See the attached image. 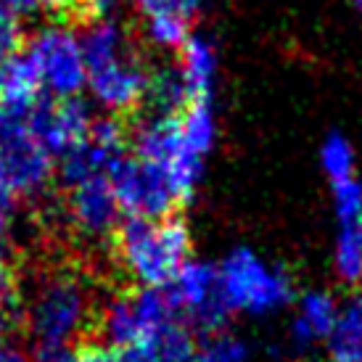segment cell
<instances>
[{"instance_id": "obj_1", "label": "cell", "mask_w": 362, "mask_h": 362, "mask_svg": "<svg viewBox=\"0 0 362 362\" xmlns=\"http://www.w3.org/2000/svg\"><path fill=\"white\" fill-rule=\"evenodd\" d=\"M95 312V293L82 272L66 267L42 272L21 296V328L35 362H69L90 341Z\"/></svg>"}, {"instance_id": "obj_2", "label": "cell", "mask_w": 362, "mask_h": 362, "mask_svg": "<svg viewBox=\"0 0 362 362\" xmlns=\"http://www.w3.org/2000/svg\"><path fill=\"white\" fill-rule=\"evenodd\" d=\"M191 246L188 225L175 214L164 220L127 217L114 233V254L122 270L146 288H167L191 259Z\"/></svg>"}, {"instance_id": "obj_3", "label": "cell", "mask_w": 362, "mask_h": 362, "mask_svg": "<svg viewBox=\"0 0 362 362\" xmlns=\"http://www.w3.org/2000/svg\"><path fill=\"white\" fill-rule=\"evenodd\" d=\"M180 320L167 288H124L98 304L88 344H98L114 352H132L153 331Z\"/></svg>"}, {"instance_id": "obj_4", "label": "cell", "mask_w": 362, "mask_h": 362, "mask_svg": "<svg viewBox=\"0 0 362 362\" xmlns=\"http://www.w3.org/2000/svg\"><path fill=\"white\" fill-rule=\"evenodd\" d=\"M32 106L0 101V180L21 199L45 191L59 164L32 127Z\"/></svg>"}, {"instance_id": "obj_5", "label": "cell", "mask_w": 362, "mask_h": 362, "mask_svg": "<svg viewBox=\"0 0 362 362\" xmlns=\"http://www.w3.org/2000/svg\"><path fill=\"white\" fill-rule=\"evenodd\" d=\"M225 302L235 315L267 317L293 302V281L278 264L259 257L249 246H235L217 264Z\"/></svg>"}, {"instance_id": "obj_6", "label": "cell", "mask_w": 362, "mask_h": 362, "mask_svg": "<svg viewBox=\"0 0 362 362\" xmlns=\"http://www.w3.org/2000/svg\"><path fill=\"white\" fill-rule=\"evenodd\" d=\"M132 153L151 161L170 177L177 202L185 204L193 199L204 177V159L193 153L180 135L177 117L148 114L132 132Z\"/></svg>"}, {"instance_id": "obj_7", "label": "cell", "mask_w": 362, "mask_h": 362, "mask_svg": "<svg viewBox=\"0 0 362 362\" xmlns=\"http://www.w3.org/2000/svg\"><path fill=\"white\" fill-rule=\"evenodd\" d=\"M27 56L32 59L42 90L51 98H80L88 88V61L80 35L66 24H45L30 37Z\"/></svg>"}, {"instance_id": "obj_8", "label": "cell", "mask_w": 362, "mask_h": 362, "mask_svg": "<svg viewBox=\"0 0 362 362\" xmlns=\"http://www.w3.org/2000/svg\"><path fill=\"white\" fill-rule=\"evenodd\" d=\"M167 293L180 320L188 328H199L202 333L222 331L233 315L222 293L220 270L209 262L188 259L167 286Z\"/></svg>"}, {"instance_id": "obj_9", "label": "cell", "mask_w": 362, "mask_h": 362, "mask_svg": "<svg viewBox=\"0 0 362 362\" xmlns=\"http://www.w3.org/2000/svg\"><path fill=\"white\" fill-rule=\"evenodd\" d=\"M109 180L124 217L164 220V217H172L180 204L164 170L135 153L132 156L127 153L111 170Z\"/></svg>"}, {"instance_id": "obj_10", "label": "cell", "mask_w": 362, "mask_h": 362, "mask_svg": "<svg viewBox=\"0 0 362 362\" xmlns=\"http://www.w3.org/2000/svg\"><path fill=\"white\" fill-rule=\"evenodd\" d=\"M127 146L130 132L117 117H95L88 135L59 159L64 188L90 177H109L111 170L127 156Z\"/></svg>"}, {"instance_id": "obj_11", "label": "cell", "mask_w": 362, "mask_h": 362, "mask_svg": "<svg viewBox=\"0 0 362 362\" xmlns=\"http://www.w3.org/2000/svg\"><path fill=\"white\" fill-rule=\"evenodd\" d=\"M64 217L80 238L103 243L114 241V233L119 230L124 214L109 177H90V180L66 185Z\"/></svg>"}, {"instance_id": "obj_12", "label": "cell", "mask_w": 362, "mask_h": 362, "mask_svg": "<svg viewBox=\"0 0 362 362\" xmlns=\"http://www.w3.org/2000/svg\"><path fill=\"white\" fill-rule=\"evenodd\" d=\"M148 74L138 51H130L117 61H109L103 66L88 71V90L90 98L101 106L106 114L119 117L127 111L141 109L148 93Z\"/></svg>"}, {"instance_id": "obj_13", "label": "cell", "mask_w": 362, "mask_h": 362, "mask_svg": "<svg viewBox=\"0 0 362 362\" xmlns=\"http://www.w3.org/2000/svg\"><path fill=\"white\" fill-rule=\"evenodd\" d=\"M339 307L341 304L333 299L331 291H320V288L304 291L288 328V344L293 352L304 354L325 341L339 317Z\"/></svg>"}, {"instance_id": "obj_14", "label": "cell", "mask_w": 362, "mask_h": 362, "mask_svg": "<svg viewBox=\"0 0 362 362\" xmlns=\"http://www.w3.org/2000/svg\"><path fill=\"white\" fill-rule=\"evenodd\" d=\"M180 69L191 101H209L217 85V48L206 35H193L180 48Z\"/></svg>"}, {"instance_id": "obj_15", "label": "cell", "mask_w": 362, "mask_h": 362, "mask_svg": "<svg viewBox=\"0 0 362 362\" xmlns=\"http://www.w3.org/2000/svg\"><path fill=\"white\" fill-rule=\"evenodd\" d=\"M141 362H196L199 344L193 331L182 320L167 322L153 331L141 346L132 349Z\"/></svg>"}, {"instance_id": "obj_16", "label": "cell", "mask_w": 362, "mask_h": 362, "mask_svg": "<svg viewBox=\"0 0 362 362\" xmlns=\"http://www.w3.org/2000/svg\"><path fill=\"white\" fill-rule=\"evenodd\" d=\"M82 53L88 61V71L95 66H103L109 61H117L135 51L130 42V35L117 19H95L90 21L80 35Z\"/></svg>"}, {"instance_id": "obj_17", "label": "cell", "mask_w": 362, "mask_h": 362, "mask_svg": "<svg viewBox=\"0 0 362 362\" xmlns=\"http://www.w3.org/2000/svg\"><path fill=\"white\" fill-rule=\"evenodd\" d=\"M325 349L331 362H362V296H352L339 307Z\"/></svg>"}, {"instance_id": "obj_18", "label": "cell", "mask_w": 362, "mask_h": 362, "mask_svg": "<svg viewBox=\"0 0 362 362\" xmlns=\"http://www.w3.org/2000/svg\"><path fill=\"white\" fill-rule=\"evenodd\" d=\"M188 103H191V95L177 66H159L148 74V93H146L148 114L177 117Z\"/></svg>"}, {"instance_id": "obj_19", "label": "cell", "mask_w": 362, "mask_h": 362, "mask_svg": "<svg viewBox=\"0 0 362 362\" xmlns=\"http://www.w3.org/2000/svg\"><path fill=\"white\" fill-rule=\"evenodd\" d=\"M40 77L27 51H19L0 61V101L32 103L40 98Z\"/></svg>"}, {"instance_id": "obj_20", "label": "cell", "mask_w": 362, "mask_h": 362, "mask_svg": "<svg viewBox=\"0 0 362 362\" xmlns=\"http://www.w3.org/2000/svg\"><path fill=\"white\" fill-rule=\"evenodd\" d=\"M180 135L193 153L206 159L217 143V117L209 101H191L177 114Z\"/></svg>"}, {"instance_id": "obj_21", "label": "cell", "mask_w": 362, "mask_h": 362, "mask_svg": "<svg viewBox=\"0 0 362 362\" xmlns=\"http://www.w3.org/2000/svg\"><path fill=\"white\" fill-rule=\"evenodd\" d=\"M333 243V270L344 286H362V220L339 222Z\"/></svg>"}, {"instance_id": "obj_22", "label": "cell", "mask_w": 362, "mask_h": 362, "mask_svg": "<svg viewBox=\"0 0 362 362\" xmlns=\"http://www.w3.org/2000/svg\"><path fill=\"white\" fill-rule=\"evenodd\" d=\"M354 146L341 132H331L320 143V167L331 182L354 177Z\"/></svg>"}, {"instance_id": "obj_23", "label": "cell", "mask_w": 362, "mask_h": 362, "mask_svg": "<svg viewBox=\"0 0 362 362\" xmlns=\"http://www.w3.org/2000/svg\"><path fill=\"white\" fill-rule=\"evenodd\" d=\"M196 362H252V349L235 333H206V339L199 344Z\"/></svg>"}, {"instance_id": "obj_24", "label": "cell", "mask_w": 362, "mask_h": 362, "mask_svg": "<svg viewBox=\"0 0 362 362\" xmlns=\"http://www.w3.org/2000/svg\"><path fill=\"white\" fill-rule=\"evenodd\" d=\"M191 37V21L180 16H148L146 19V40L159 51H180Z\"/></svg>"}, {"instance_id": "obj_25", "label": "cell", "mask_w": 362, "mask_h": 362, "mask_svg": "<svg viewBox=\"0 0 362 362\" xmlns=\"http://www.w3.org/2000/svg\"><path fill=\"white\" fill-rule=\"evenodd\" d=\"M333 185V211L339 222H357L362 220V182L357 177L331 182Z\"/></svg>"}, {"instance_id": "obj_26", "label": "cell", "mask_w": 362, "mask_h": 362, "mask_svg": "<svg viewBox=\"0 0 362 362\" xmlns=\"http://www.w3.org/2000/svg\"><path fill=\"white\" fill-rule=\"evenodd\" d=\"M132 6L143 19L167 13V16H180V19L191 21L202 11L204 0H132Z\"/></svg>"}, {"instance_id": "obj_27", "label": "cell", "mask_w": 362, "mask_h": 362, "mask_svg": "<svg viewBox=\"0 0 362 362\" xmlns=\"http://www.w3.org/2000/svg\"><path fill=\"white\" fill-rule=\"evenodd\" d=\"M21 40H24V30H21V19L13 16L11 11L0 8V61L19 53Z\"/></svg>"}, {"instance_id": "obj_28", "label": "cell", "mask_w": 362, "mask_h": 362, "mask_svg": "<svg viewBox=\"0 0 362 362\" xmlns=\"http://www.w3.org/2000/svg\"><path fill=\"white\" fill-rule=\"evenodd\" d=\"M69 362H141L135 352H114L98 344H82L77 352L71 354Z\"/></svg>"}, {"instance_id": "obj_29", "label": "cell", "mask_w": 362, "mask_h": 362, "mask_svg": "<svg viewBox=\"0 0 362 362\" xmlns=\"http://www.w3.org/2000/svg\"><path fill=\"white\" fill-rule=\"evenodd\" d=\"M122 6V0H80V13L77 16H85V19H111L114 11Z\"/></svg>"}, {"instance_id": "obj_30", "label": "cell", "mask_w": 362, "mask_h": 362, "mask_svg": "<svg viewBox=\"0 0 362 362\" xmlns=\"http://www.w3.org/2000/svg\"><path fill=\"white\" fill-rule=\"evenodd\" d=\"M19 193L0 180V225H8L11 228V220L16 217V209H19Z\"/></svg>"}, {"instance_id": "obj_31", "label": "cell", "mask_w": 362, "mask_h": 362, "mask_svg": "<svg viewBox=\"0 0 362 362\" xmlns=\"http://www.w3.org/2000/svg\"><path fill=\"white\" fill-rule=\"evenodd\" d=\"M35 6L48 11L51 16H77L80 13V0H35Z\"/></svg>"}, {"instance_id": "obj_32", "label": "cell", "mask_w": 362, "mask_h": 362, "mask_svg": "<svg viewBox=\"0 0 362 362\" xmlns=\"http://www.w3.org/2000/svg\"><path fill=\"white\" fill-rule=\"evenodd\" d=\"M0 8L11 11L19 19H27V16H32L37 11V6H35V0H0Z\"/></svg>"}, {"instance_id": "obj_33", "label": "cell", "mask_w": 362, "mask_h": 362, "mask_svg": "<svg viewBox=\"0 0 362 362\" xmlns=\"http://www.w3.org/2000/svg\"><path fill=\"white\" fill-rule=\"evenodd\" d=\"M11 252H13V241H11V228L0 225V264H8Z\"/></svg>"}, {"instance_id": "obj_34", "label": "cell", "mask_w": 362, "mask_h": 362, "mask_svg": "<svg viewBox=\"0 0 362 362\" xmlns=\"http://www.w3.org/2000/svg\"><path fill=\"white\" fill-rule=\"evenodd\" d=\"M0 362H27V357L21 354V349L11 346V344L0 341Z\"/></svg>"}, {"instance_id": "obj_35", "label": "cell", "mask_w": 362, "mask_h": 362, "mask_svg": "<svg viewBox=\"0 0 362 362\" xmlns=\"http://www.w3.org/2000/svg\"><path fill=\"white\" fill-rule=\"evenodd\" d=\"M352 6H354V8H357V11H360V13H362V0H352Z\"/></svg>"}]
</instances>
